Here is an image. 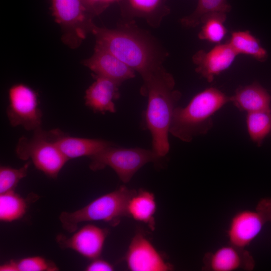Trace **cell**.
Returning a JSON list of instances; mask_svg holds the SVG:
<instances>
[{"mask_svg":"<svg viewBox=\"0 0 271 271\" xmlns=\"http://www.w3.org/2000/svg\"><path fill=\"white\" fill-rule=\"evenodd\" d=\"M143 80L141 92L148 98L145 120L152 137V150L162 158L170 150V127L181 93L174 89V77L163 66L143 78Z\"/></svg>","mask_w":271,"mask_h":271,"instance_id":"obj_1","label":"cell"},{"mask_svg":"<svg viewBox=\"0 0 271 271\" xmlns=\"http://www.w3.org/2000/svg\"><path fill=\"white\" fill-rule=\"evenodd\" d=\"M95 46L110 53L142 78L162 66L167 54L147 34L126 25L116 29L94 26Z\"/></svg>","mask_w":271,"mask_h":271,"instance_id":"obj_2","label":"cell"},{"mask_svg":"<svg viewBox=\"0 0 271 271\" xmlns=\"http://www.w3.org/2000/svg\"><path fill=\"white\" fill-rule=\"evenodd\" d=\"M228 102L229 96L218 89L210 87L203 90L186 106L175 108L170 133L185 142L207 133L213 126L214 114Z\"/></svg>","mask_w":271,"mask_h":271,"instance_id":"obj_3","label":"cell"},{"mask_svg":"<svg viewBox=\"0 0 271 271\" xmlns=\"http://www.w3.org/2000/svg\"><path fill=\"white\" fill-rule=\"evenodd\" d=\"M136 191L121 186L79 209L62 212L59 216L62 227L65 231L73 233L78 225L84 222L102 221L111 225H117L121 218L128 216V203Z\"/></svg>","mask_w":271,"mask_h":271,"instance_id":"obj_4","label":"cell"},{"mask_svg":"<svg viewBox=\"0 0 271 271\" xmlns=\"http://www.w3.org/2000/svg\"><path fill=\"white\" fill-rule=\"evenodd\" d=\"M15 152L21 160H30L35 167L53 179L69 160L48 138L47 131L39 127L29 138L22 136L18 140Z\"/></svg>","mask_w":271,"mask_h":271,"instance_id":"obj_5","label":"cell"},{"mask_svg":"<svg viewBox=\"0 0 271 271\" xmlns=\"http://www.w3.org/2000/svg\"><path fill=\"white\" fill-rule=\"evenodd\" d=\"M89 158L91 170L96 171L109 167L124 183L129 182L135 173L147 163L156 162L161 159L152 150L119 148L115 145Z\"/></svg>","mask_w":271,"mask_h":271,"instance_id":"obj_6","label":"cell"},{"mask_svg":"<svg viewBox=\"0 0 271 271\" xmlns=\"http://www.w3.org/2000/svg\"><path fill=\"white\" fill-rule=\"evenodd\" d=\"M52 14L62 31L63 42L72 49L78 47L91 33L94 24L81 0H51Z\"/></svg>","mask_w":271,"mask_h":271,"instance_id":"obj_7","label":"cell"},{"mask_svg":"<svg viewBox=\"0 0 271 271\" xmlns=\"http://www.w3.org/2000/svg\"><path fill=\"white\" fill-rule=\"evenodd\" d=\"M268 223H271V198H264L253 209L241 210L232 216L227 231L229 243L245 248Z\"/></svg>","mask_w":271,"mask_h":271,"instance_id":"obj_8","label":"cell"},{"mask_svg":"<svg viewBox=\"0 0 271 271\" xmlns=\"http://www.w3.org/2000/svg\"><path fill=\"white\" fill-rule=\"evenodd\" d=\"M8 96L6 113L12 126H22L33 131L41 127L42 112L35 90L23 83H17L10 87Z\"/></svg>","mask_w":271,"mask_h":271,"instance_id":"obj_9","label":"cell"},{"mask_svg":"<svg viewBox=\"0 0 271 271\" xmlns=\"http://www.w3.org/2000/svg\"><path fill=\"white\" fill-rule=\"evenodd\" d=\"M131 271H169L173 265L166 262L152 243L141 233L132 239L125 256Z\"/></svg>","mask_w":271,"mask_h":271,"instance_id":"obj_10","label":"cell"},{"mask_svg":"<svg viewBox=\"0 0 271 271\" xmlns=\"http://www.w3.org/2000/svg\"><path fill=\"white\" fill-rule=\"evenodd\" d=\"M108 230L93 224H87L74 232L70 237L60 234L56 238L63 249H72L88 259L98 258L103 250Z\"/></svg>","mask_w":271,"mask_h":271,"instance_id":"obj_11","label":"cell"},{"mask_svg":"<svg viewBox=\"0 0 271 271\" xmlns=\"http://www.w3.org/2000/svg\"><path fill=\"white\" fill-rule=\"evenodd\" d=\"M203 262V268L211 271L250 270L255 266L252 256L245 248L229 243L206 253Z\"/></svg>","mask_w":271,"mask_h":271,"instance_id":"obj_12","label":"cell"},{"mask_svg":"<svg viewBox=\"0 0 271 271\" xmlns=\"http://www.w3.org/2000/svg\"><path fill=\"white\" fill-rule=\"evenodd\" d=\"M237 55L226 42L216 45L208 52L199 50L193 56L192 61L196 72L210 83L232 65Z\"/></svg>","mask_w":271,"mask_h":271,"instance_id":"obj_13","label":"cell"},{"mask_svg":"<svg viewBox=\"0 0 271 271\" xmlns=\"http://www.w3.org/2000/svg\"><path fill=\"white\" fill-rule=\"evenodd\" d=\"M47 134L68 160L82 157L90 158L114 145L102 139L72 137L58 128L47 131Z\"/></svg>","mask_w":271,"mask_h":271,"instance_id":"obj_14","label":"cell"},{"mask_svg":"<svg viewBox=\"0 0 271 271\" xmlns=\"http://www.w3.org/2000/svg\"><path fill=\"white\" fill-rule=\"evenodd\" d=\"M95 76L110 79L119 84L135 77V71L108 51L95 46L93 55L83 61Z\"/></svg>","mask_w":271,"mask_h":271,"instance_id":"obj_15","label":"cell"},{"mask_svg":"<svg viewBox=\"0 0 271 271\" xmlns=\"http://www.w3.org/2000/svg\"><path fill=\"white\" fill-rule=\"evenodd\" d=\"M95 80L87 89L84 96L86 105L94 112H116L114 101L120 96V84L110 79L94 76Z\"/></svg>","mask_w":271,"mask_h":271,"instance_id":"obj_16","label":"cell"},{"mask_svg":"<svg viewBox=\"0 0 271 271\" xmlns=\"http://www.w3.org/2000/svg\"><path fill=\"white\" fill-rule=\"evenodd\" d=\"M229 101L241 111L248 113L271 109V96L258 82L238 87Z\"/></svg>","mask_w":271,"mask_h":271,"instance_id":"obj_17","label":"cell"},{"mask_svg":"<svg viewBox=\"0 0 271 271\" xmlns=\"http://www.w3.org/2000/svg\"><path fill=\"white\" fill-rule=\"evenodd\" d=\"M167 1L121 0L118 3L124 16L142 18L151 25L156 27L170 13Z\"/></svg>","mask_w":271,"mask_h":271,"instance_id":"obj_18","label":"cell"},{"mask_svg":"<svg viewBox=\"0 0 271 271\" xmlns=\"http://www.w3.org/2000/svg\"><path fill=\"white\" fill-rule=\"evenodd\" d=\"M157 204L154 195L140 189L130 199L127 205L128 216L146 224L152 230L155 228V214Z\"/></svg>","mask_w":271,"mask_h":271,"instance_id":"obj_19","label":"cell"},{"mask_svg":"<svg viewBox=\"0 0 271 271\" xmlns=\"http://www.w3.org/2000/svg\"><path fill=\"white\" fill-rule=\"evenodd\" d=\"M227 42L238 55H247L260 62L268 58V53L260 41L248 30L233 31Z\"/></svg>","mask_w":271,"mask_h":271,"instance_id":"obj_20","label":"cell"},{"mask_svg":"<svg viewBox=\"0 0 271 271\" xmlns=\"http://www.w3.org/2000/svg\"><path fill=\"white\" fill-rule=\"evenodd\" d=\"M226 14L214 13L204 16L201 20L202 27L198 33V38L210 43L219 44L226 35L227 29L224 25Z\"/></svg>","mask_w":271,"mask_h":271,"instance_id":"obj_21","label":"cell"},{"mask_svg":"<svg viewBox=\"0 0 271 271\" xmlns=\"http://www.w3.org/2000/svg\"><path fill=\"white\" fill-rule=\"evenodd\" d=\"M28 202L15 190L0 194V220L12 222L22 218L26 213Z\"/></svg>","mask_w":271,"mask_h":271,"instance_id":"obj_22","label":"cell"},{"mask_svg":"<svg viewBox=\"0 0 271 271\" xmlns=\"http://www.w3.org/2000/svg\"><path fill=\"white\" fill-rule=\"evenodd\" d=\"M246 127L250 139L258 146L271 136V109L247 113Z\"/></svg>","mask_w":271,"mask_h":271,"instance_id":"obj_23","label":"cell"},{"mask_svg":"<svg viewBox=\"0 0 271 271\" xmlns=\"http://www.w3.org/2000/svg\"><path fill=\"white\" fill-rule=\"evenodd\" d=\"M231 8L227 0H198L194 12L181 19V23L184 27L194 28L200 25L201 19L204 16L214 13L226 14Z\"/></svg>","mask_w":271,"mask_h":271,"instance_id":"obj_24","label":"cell"},{"mask_svg":"<svg viewBox=\"0 0 271 271\" xmlns=\"http://www.w3.org/2000/svg\"><path fill=\"white\" fill-rule=\"evenodd\" d=\"M31 164L28 161L20 168L0 167V194L15 190L19 182L26 177Z\"/></svg>","mask_w":271,"mask_h":271,"instance_id":"obj_25","label":"cell"},{"mask_svg":"<svg viewBox=\"0 0 271 271\" xmlns=\"http://www.w3.org/2000/svg\"><path fill=\"white\" fill-rule=\"evenodd\" d=\"M13 271H56L58 267L52 261L39 256H31L10 261Z\"/></svg>","mask_w":271,"mask_h":271,"instance_id":"obj_26","label":"cell"},{"mask_svg":"<svg viewBox=\"0 0 271 271\" xmlns=\"http://www.w3.org/2000/svg\"><path fill=\"white\" fill-rule=\"evenodd\" d=\"M121 0H81L88 13L93 18L102 13L111 4Z\"/></svg>","mask_w":271,"mask_h":271,"instance_id":"obj_27","label":"cell"},{"mask_svg":"<svg viewBox=\"0 0 271 271\" xmlns=\"http://www.w3.org/2000/svg\"><path fill=\"white\" fill-rule=\"evenodd\" d=\"M86 271H112L114 270L113 265L109 262L98 258L92 261L86 267Z\"/></svg>","mask_w":271,"mask_h":271,"instance_id":"obj_28","label":"cell"}]
</instances>
